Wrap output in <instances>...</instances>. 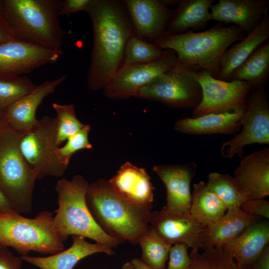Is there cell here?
Instances as JSON below:
<instances>
[{
	"label": "cell",
	"instance_id": "obj_1",
	"mask_svg": "<svg viewBox=\"0 0 269 269\" xmlns=\"http://www.w3.org/2000/svg\"><path fill=\"white\" fill-rule=\"evenodd\" d=\"M86 12L93 31L87 84L97 91L103 89L122 66L126 45L134 33L124 0H91Z\"/></svg>",
	"mask_w": 269,
	"mask_h": 269
},
{
	"label": "cell",
	"instance_id": "obj_2",
	"mask_svg": "<svg viewBox=\"0 0 269 269\" xmlns=\"http://www.w3.org/2000/svg\"><path fill=\"white\" fill-rule=\"evenodd\" d=\"M86 201L97 224L119 243L136 245L149 230L152 207L127 200L112 188L108 180L99 179L89 184Z\"/></svg>",
	"mask_w": 269,
	"mask_h": 269
},
{
	"label": "cell",
	"instance_id": "obj_3",
	"mask_svg": "<svg viewBox=\"0 0 269 269\" xmlns=\"http://www.w3.org/2000/svg\"><path fill=\"white\" fill-rule=\"evenodd\" d=\"M246 33L235 26H225L217 23L210 29L199 32L189 29L181 34L165 31L152 43L161 49L174 50L177 62L202 69L217 78L222 57L233 42L241 40Z\"/></svg>",
	"mask_w": 269,
	"mask_h": 269
},
{
	"label": "cell",
	"instance_id": "obj_4",
	"mask_svg": "<svg viewBox=\"0 0 269 269\" xmlns=\"http://www.w3.org/2000/svg\"><path fill=\"white\" fill-rule=\"evenodd\" d=\"M15 40L62 50L64 32L59 19L62 0H2Z\"/></svg>",
	"mask_w": 269,
	"mask_h": 269
},
{
	"label": "cell",
	"instance_id": "obj_5",
	"mask_svg": "<svg viewBox=\"0 0 269 269\" xmlns=\"http://www.w3.org/2000/svg\"><path fill=\"white\" fill-rule=\"evenodd\" d=\"M89 184L81 175H75L70 180L62 178L57 182L58 208L53 216L54 230L63 241L70 235L81 236L116 248L120 243L100 227L88 207L86 195Z\"/></svg>",
	"mask_w": 269,
	"mask_h": 269
},
{
	"label": "cell",
	"instance_id": "obj_6",
	"mask_svg": "<svg viewBox=\"0 0 269 269\" xmlns=\"http://www.w3.org/2000/svg\"><path fill=\"white\" fill-rule=\"evenodd\" d=\"M53 226V216L42 211L33 218L19 213L0 214V244L13 248L21 256L31 251L53 255L64 249Z\"/></svg>",
	"mask_w": 269,
	"mask_h": 269
},
{
	"label": "cell",
	"instance_id": "obj_7",
	"mask_svg": "<svg viewBox=\"0 0 269 269\" xmlns=\"http://www.w3.org/2000/svg\"><path fill=\"white\" fill-rule=\"evenodd\" d=\"M22 133L8 126L0 132V186L19 214L29 213L36 178L19 150Z\"/></svg>",
	"mask_w": 269,
	"mask_h": 269
},
{
	"label": "cell",
	"instance_id": "obj_8",
	"mask_svg": "<svg viewBox=\"0 0 269 269\" xmlns=\"http://www.w3.org/2000/svg\"><path fill=\"white\" fill-rule=\"evenodd\" d=\"M195 67L178 62L140 89L134 97L157 101L174 108L195 109L202 90L195 76Z\"/></svg>",
	"mask_w": 269,
	"mask_h": 269
},
{
	"label": "cell",
	"instance_id": "obj_9",
	"mask_svg": "<svg viewBox=\"0 0 269 269\" xmlns=\"http://www.w3.org/2000/svg\"><path fill=\"white\" fill-rule=\"evenodd\" d=\"M56 134V118L44 116L20 135V151L36 179L61 176L68 167L57 158Z\"/></svg>",
	"mask_w": 269,
	"mask_h": 269
},
{
	"label": "cell",
	"instance_id": "obj_10",
	"mask_svg": "<svg viewBox=\"0 0 269 269\" xmlns=\"http://www.w3.org/2000/svg\"><path fill=\"white\" fill-rule=\"evenodd\" d=\"M240 123L239 133L221 145V152L225 158L236 154L242 158L243 148L247 145L269 144V101L265 88L252 90Z\"/></svg>",
	"mask_w": 269,
	"mask_h": 269
},
{
	"label": "cell",
	"instance_id": "obj_11",
	"mask_svg": "<svg viewBox=\"0 0 269 269\" xmlns=\"http://www.w3.org/2000/svg\"><path fill=\"white\" fill-rule=\"evenodd\" d=\"M195 78L202 90V99L193 110L192 118L210 113L245 110L251 85L243 81H226L212 77L206 71L196 69Z\"/></svg>",
	"mask_w": 269,
	"mask_h": 269
},
{
	"label": "cell",
	"instance_id": "obj_12",
	"mask_svg": "<svg viewBox=\"0 0 269 269\" xmlns=\"http://www.w3.org/2000/svg\"><path fill=\"white\" fill-rule=\"evenodd\" d=\"M162 57L148 63L122 65L103 89L108 98L125 99L134 97L138 91L177 62V55L171 49H164Z\"/></svg>",
	"mask_w": 269,
	"mask_h": 269
},
{
	"label": "cell",
	"instance_id": "obj_13",
	"mask_svg": "<svg viewBox=\"0 0 269 269\" xmlns=\"http://www.w3.org/2000/svg\"><path fill=\"white\" fill-rule=\"evenodd\" d=\"M63 54L55 50L14 40L0 45V77H15L42 66L53 64Z\"/></svg>",
	"mask_w": 269,
	"mask_h": 269
},
{
	"label": "cell",
	"instance_id": "obj_14",
	"mask_svg": "<svg viewBox=\"0 0 269 269\" xmlns=\"http://www.w3.org/2000/svg\"><path fill=\"white\" fill-rule=\"evenodd\" d=\"M149 228L171 245L183 243L193 250L203 249V236L206 227L198 223L189 213L172 212L164 209L152 212Z\"/></svg>",
	"mask_w": 269,
	"mask_h": 269
},
{
	"label": "cell",
	"instance_id": "obj_15",
	"mask_svg": "<svg viewBox=\"0 0 269 269\" xmlns=\"http://www.w3.org/2000/svg\"><path fill=\"white\" fill-rule=\"evenodd\" d=\"M234 178L244 201L269 195V148L258 150L241 158Z\"/></svg>",
	"mask_w": 269,
	"mask_h": 269
},
{
	"label": "cell",
	"instance_id": "obj_16",
	"mask_svg": "<svg viewBox=\"0 0 269 269\" xmlns=\"http://www.w3.org/2000/svg\"><path fill=\"white\" fill-rule=\"evenodd\" d=\"M196 167V163L191 162L153 167V171L162 181L166 189V203L163 209L172 212L189 213L190 184Z\"/></svg>",
	"mask_w": 269,
	"mask_h": 269
},
{
	"label": "cell",
	"instance_id": "obj_17",
	"mask_svg": "<svg viewBox=\"0 0 269 269\" xmlns=\"http://www.w3.org/2000/svg\"><path fill=\"white\" fill-rule=\"evenodd\" d=\"M134 34L153 43L166 31L171 10L160 0H125Z\"/></svg>",
	"mask_w": 269,
	"mask_h": 269
},
{
	"label": "cell",
	"instance_id": "obj_18",
	"mask_svg": "<svg viewBox=\"0 0 269 269\" xmlns=\"http://www.w3.org/2000/svg\"><path fill=\"white\" fill-rule=\"evenodd\" d=\"M269 8V0H219L210 8L211 20L233 23L246 34L260 23Z\"/></svg>",
	"mask_w": 269,
	"mask_h": 269
},
{
	"label": "cell",
	"instance_id": "obj_19",
	"mask_svg": "<svg viewBox=\"0 0 269 269\" xmlns=\"http://www.w3.org/2000/svg\"><path fill=\"white\" fill-rule=\"evenodd\" d=\"M108 181L112 188L127 200L152 207L154 187L145 169L127 161Z\"/></svg>",
	"mask_w": 269,
	"mask_h": 269
},
{
	"label": "cell",
	"instance_id": "obj_20",
	"mask_svg": "<svg viewBox=\"0 0 269 269\" xmlns=\"http://www.w3.org/2000/svg\"><path fill=\"white\" fill-rule=\"evenodd\" d=\"M66 78L67 75H64L54 80H46L10 106L5 110L8 127L19 133L32 128L38 121L35 116L38 107Z\"/></svg>",
	"mask_w": 269,
	"mask_h": 269
},
{
	"label": "cell",
	"instance_id": "obj_21",
	"mask_svg": "<svg viewBox=\"0 0 269 269\" xmlns=\"http://www.w3.org/2000/svg\"><path fill=\"white\" fill-rule=\"evenodd\" d=\"M269 242V222L258 220L222 247L239 265L248 269L258 260Z\"/></svg>",
	"mask_w": 269,
	"mask_h": 269
},
{
	"label": "cell",
	"instance_id": "obj_22",
	"mask_svg": "<svg viewBox=\"0 0 269 269\" xmlns=\"http://www.w3.org/2000/svg\"><path fill=\"white\" fill-rule=\"evenodd\" d=\"M73 243L67 249L47 257L21 256L22 261L26 262L40 269H73L82 259L97 253L108 255L115 254L113 248L98 243L87 242L85 237L72 236Z\"/></svg>",
	"mask_w": 269,
	"mask_h": 269
},
{
	"label": "cell",
	"instance_id": "obj_23",
	"mask_svg": "<svg viewBox=\"0 0 269 269\" xmlns=\"http://www.w3.org/2000/svg\"><path fill=\"white\" fill-rule=\"evenodd\" d=\"M245 110L210 113L198 117L179 119L174 124L175 131L191 135L233 134L239 132Z\"/></svg>",
	"mask_w": 269,
	"mask_h": 269
},
{
	"label": "cell",
	"instance_id": "obj_24",
	"mask_svg": "<svg viewBox=\"0 0 269 269\" xmlns=\"http://www.w3.org/2000/svg\"><path fill=\"white\" fill-rule=\"evenodd\" d=\"M269 39V17L268 12L257 26L242 39L227 48L222 57L217 79L227 81L232 72L254 51Z\"/></svg>",
	"mask_w": 269,
	"mask_h": 269
},
{
	"label": "cell",
	"instance_id": "obj_25",
	"mask_svg": "<svg viewBox=\"0 0 269 269\" xmlns=\"http://www.w3.org/2000/svg\"><path fill=\"white\" fill-rule=\"evenodd\" d=\"M261 219L245 213L240 208L227 209L218 222L206 227L203 236V249L223 247L239 236L250 225Z\"/></svg>",
	"mask_w": 269,
	"mask_h": 269
},
{
	"label": "cell",
	"instance_id": "obj_26",
	"mask_svg": "<svg viewBox=\"0 0 269 269\" xmlns=\"http://www.w3.org/2000/svg\"><path fill=\"white\" fill-rule=\"evenodd\" d=\"M214 0H180L171 10L166 31L181 34L189 29L204 28L211 20L210 8Z\"/></svg>",
	"mask_w": 269,
	"mask_h": 269
},
{
	"label": "cell",
	"instance_id": "obj_27",
	"mask_svg": "<svg viewBox=\"0 0 269 269\" xmlns=\"http://www.w3.org/2000/svg\"><path fill=\"white\" fill-rule=\"evenodd\" d=\"M227 207L222 201L201 181L193 185L190 215L198 223L206 226L218 222L224 215Z\"/></svg>",
	"mask_w": 269,
	"mask_h": 269
},
{
	"label": "cell",
	"instance_id": "obj_28",
	"mask_svg": "<svg viewBox=\"0 0 269 269\" xmlns=\"http://www.w3.org/2000/svg\"><path fill=\"white\" fill-rule=\"evenodd\" d=\"M269 78V42H266L231 74L227 81H243L252 90L265 88Z\"/></svg>",
	"mask_w": 269,
	"mask_h": 269
},
{
	"label": "cell",
	"instance_id": "obj_29",
	"mask_svg": "<svg viewBox=\"0 0 269 269\" xmlns=\"http://www.w3.org/2000/svg\"><path fill=\"white\" fill-rule=\"evenodd\" d=\"M137 244L141 248V260L155 269H165L171 245L149 230L138 239Z\"/></svg>",
	"mask_w": 269,
	"mask_h": 269
},
{
	"label": "cell",
	"instance_id": "obj_30",
	"mask_svg": "<svg viewBox=\"0 0 269 269\" xmlns=\"http://www.w3.org/2000/svg\"><path fill=\"white\" fill-rule=\"evenodd\" d=\"M191 263L186 269H245L222 247L207 248L202 253L193 250Z\"/></svg>",
	"mask_w": 269,
	"mask_h": 269
},
{
	"label": "cell",
	"instance_id": "obj_31",
	"mask_svg": "<svg viewBox=\"0 0 269 269\" xmlns=\"http://www.w3.org/2000/svg\"><path fill=\"white\" fill-rule=\"evenodd\" d=\"M206 185L222 201L227 209L239 208L244 202L234 177L229 174L211 172Z\"/></svg>",
	"mask_w": 269,
	"mask_h": 269
},
{
	"label": "cell",
	"instance_id": "obj_32",
	"mask_svg": "<svg viewBox=\"0 0 269 269\" xmlns=\"http://www.w3.org/2000/svg\"><path fill=\"white\" fill-rule=\"evenodd\" d=\"M163 53V49L134 34L126 45L122 65L150 63L160 59Z\"/></svg>",
	"mask_w": 269,
	"mask_h": 269
},
{
	"label": "cell",
	"instance_id": "obj_33",
	"mask_svg": "<svg viewBox=\"0 0 269 269\" xmlns=\"http://www.w3.org/2000/svg\"><path fill=\"white\" fill-rule=\"evenodd\" d=\"M36 86L25 76L0 77V110L5 111Z\"/></svg>",
	"mask_w": 269,
	"mask_h": 269
},
{
	"label": "cell",
	"instance_id": "obj_34",
	"mask_svg": "<svg viewBox=\"0 0 269 269\" xmlns=\"http://www.w3.org/2000/svg\"><path fill=\"white\" fill-rule=\"evenodd\" d=\"M52 107L56 113V143L59 147L70 136L82 129L85 124L77 118L73 105L54 103Z\"/></svg>",
	"mask_w": 269,
	"mask_h": 269
},
{
	"label": "cell",
	"instance_id": "obj_35",
	"mask_svg": "<svg viewBox=\"0 0 269 269\" xmlns=\"http://www.w3.org/2000/svg\"><path fill=\"white\" fill-rule=\"evenodd\" d=\"M90 130V125H85L82 129L67 139L64 146L57 147L56 155L61 164L68 167L70 158L76 151L92 148L88 138Z\"/></svg>",
	"mask_w": 269,
	"mask_h": 269
},
{
	"label": "cell",
	"instance_id": "obj_36",
	"mask_svg": "<svg viewBox=\"0 0 269 269\" xmlns=\"http://www.w3.org/2000/svg\"><path fill=\"white\" fill-rule=\"evenodd\" d=\"M188 248L183 243L172 245L169 252L167 269H186L191 263V259L187 252Z\"/></svg>",
	"mask_w": 269,
	"mask_h": 269
},
{
	"label": "cell",
	"instance_id": "obj_37",
	"mask_svg": "<svg viewBox=\"0 0 269 269\" xmlns=\"http://www.w3.org/2000/svg\"><path fill=\"white\" fill-rule=\"evenodd\" d=\"M240 208L247 214L261 218H269V202L265 198L246 201Z\"/></svg>",
	"mask_w": 269,
	"mask_h": 269
},
{
	"label": "cell",
	"instance_id": "obj_38",
	"mask_svg": "<svg viewBox=\"0 0 269 269\" xmlns=\"http://www.w3.org/2000/svg\"><path fill=\"white\" fill-rule=\"evenodd\" d=\"M22 260L14 256L7 247L0 244V269H21Z\"/></svg>",
	"mask_w": 269,
	"mask_h": 269
},
{
	"label": "cell",
	"instance_id": "obj_39",
	"mask_svg": "<svg viewBox=\"0 0 269 269\" xmlns=\"http://www.w3.org/2000/svg\"><path fill=\"white\" fill-rule=\"evenodd\" d=\"M91 0H62L60 15H68L80 11H86Z\"/></svg>",
	"mask_w": 269,
	"mask_h": 269
},
{
	"label": "cell",
	"instance_id": "obj_40",
	"mask_svg": "<svg viewBox=\"0 0 269 269\" xmlns=\"http://www.w3.org/2000/svg\"><path fill=\"white\" fill-rule=\"evenodd\" d=\"M15 40L6 18L0 17V45Z\"/></svg>",
	"mask_w": 269,
	"mask_h": 269
},
{
	"label": "cell",
	"instance_id": "obj_41",
	"mask_svg": "<svg viewBox=\"0 0 269 269\" xmlns=\"http://www.w3.org/2000/svg\"><path fill=\"white\" fill-rule=\"evenodd\" d=\"M15 213H18L15 210L11 202L0 186V214Z\"/></svg>",
	"mask_w": 269,
	"mask_h": 269
},
{
	"label": "cell",
	"instance_id": "obj_42",
	"mask_svg": "<svg viewBox=\"0 0 269 269\" xmlns=\"http://www.w3.org/2000/svg\"><path fill=\"white\" fill-rule=\"evenodd\" d=\"M248 269H269V246H266L258 260Z\"/></svg>",
	"mask_w": 269,
	"mask_h": 269
},
{
	"label": "cell",
	"instance_id": "obj_43",
	"mask_svg": "<svg viewBox=\"0 0 269 269\" xmlns=\"http://www.w3.org/2000/svg\"><path fill=\"white\" fill-rule=\"evenodd\" d=\"M134 269H155L144 263L140 259L134 258L131 262Z\"/></svg>",
	"mask_w": 269,
	"mask_h": 269
},
{
	"label": "cell",
	"instance_id": "obj_44",
	"mask_svg": "<svg viewBox=\"0 0 269 269\" xmlns=\"http://www.w3.org/2000/svg\"><path fill=\"white\" fill-rule=\"evenodd\" d=\"M7 126L5 111L0 110V132Z\"/></svg>",
	"mask_w": 269,
	"mask_h": 269
},
{
	"label": "cell",
	"instance_id": "obj_45",
	"mask_svg": "<svg viewBox=\"0 0 269 269\" xmlns=\"http://www.w3.org/2000/svg\"><path fill=\"white\" fill-rule=\"evenodd\" d=\"M167 7L178 4L179 0H160Z\"/></svg>",
	"mask_w": 269,
	"mask_h": 269
},
{
	"label": "cell",
	"instance_id": "obj_46",
	"mask_svg": "<svg viewBox=\"0 0 269 269\" xmlns=\"http://www.w3.org/2000/svg\"><path fill=\"white\" fill-rule=\"evenodd\" d=\"M0 17L6 18L2 0H0Z\"/></svg>",
	"mask_w": 269,
	"mask_h": 269
},
{
	"label": "cell",
	"instance_id": "obj_47",
	"mask_svg": "<svg viewBox=\"0 0 269 269\" xmlns=\"http://www.w3.org/2000/svg\"><path fill=\"white\" fill-rule=\"evenodd\" d=\"M122 269H134V268L131 262H127L123 266Z\"/></svg>",
	"mask_w": 269,
	"mask_h": 269
}]
</instances>
